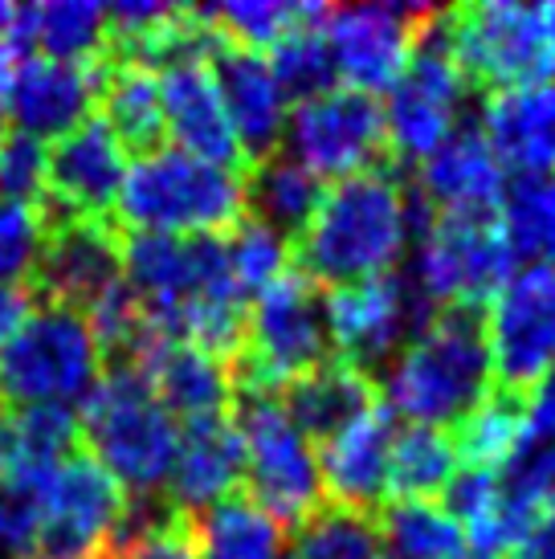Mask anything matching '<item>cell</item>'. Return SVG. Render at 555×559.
Listing matches in <instances>:
<instances>
[{"label": "cell", "mask_w": 555, "mask_h": 559, "mask_svg": "<svg viewBox=\"0 0 555 559\" xmlns=\"http://www.w3.org/2000/svg\"><path fill=\"white\" fill-rule=\"evenodd\" d=\"M0 127H4V110H0ZM0 135H4V131H0Z\"/></svg>", "instance_id": "cell-47"}, {"label": "cell", "mask_w": 555, "mask_h": 559, "mask_svg": "<svg viewBox=\"0 0 555 559\" xmlns=\"http://www.w3.org/2000/svg\"><path fill=\"white\" fill-rule=\"evenodd\" d=\"M282 559H385V551L371 514L323 502L303 527H294V544Z\"/></svg>", "instance_id": "cell-38"}, {"label": "cell", "mask_w": 555, "mask_h": 559, "mask_svg": "<svg viewBox=\"0 0 555 559\" xmlns=\"http://www.w3.org/2000/svg\"><path fill=\"white\" fill-rule=\"evenodd\" d=\"M241 478H246V441H241L233 413L185 420L180 450H176L168 490H164L172 507H180L185 514H201L213 502L229 498Z\"/></svg>", "instance_id": "cell-23"}, {"label": "cell", "mask_w": 555, "mask_h": 559, "mask_svg": "<svg viewBox=\"0 0 555 559\" xmlns=\"http://www.w3.org/2000/svg\"><path fill=\"white\" fill-rule=\"evenodd\" d=\"M507 559H555V511L543 514L540 523L531 527V535Z\"/></svg>", "instance_id": "cell-46"}, {"label": "cell", "mask_w": 555, "mask_h": 559, "mask_svg": "<svg viewBox=\"0 0 555 559\" xmlns=\"http://www.w3.org/2000/svg\"><path fill=\"white\" fill-rule=\"evenodd\" d=\"M229 262H233V278L237 286L246 290V298L262 295L270 282H278L286 274V253H291V241L286 237H278L274 229H265L262 221L253 217H241L233 225L229 234Z\"/></svg>", "instance_id": "cell-40"}, {"label": "cell", "mask_w": 555, "mask_h": 559, "mask_svg": "<svg viewBox=\"0 0 555 559\" xmlns=\"http://www.w3.org/2000/svg\"><path fill=\"white\" fill-rule=\"evenodd\" d=\"M449 437H453L462 469H498L527 437V392L494 384L491 396L462 425H453Z\"/></svg>", "instance_id": "cell-34"}, {"label": "cell", "mask_w": 555, "mask_h": 559, "mask_svg": "<svg viewBox=\"0 0 555 559\" xmlns=\"http://www.w3.org/2000/svg\"><path fill=\"white\" fill-rule=\"evenodd\" d=\"M441 217H498L507 168L474 127H458L425 164L416 188Z\"/></svg>", "instance_id": "cell-22"}, {"label": "cell", "mask_w": 555, "mask_h": 559, "mask_svg": "<svg viewBox=\"0 0 555 559\" xmlns=\"http://www.w3.org/2000/svg\"><path fill=\"white\" fill-rule=\"evenodd\" d=\"M78 433L86 437L94 462L131 498H155L168 490L180 425L139 368L103 372L98 389L82 404Z\"/></svg>", "instance_id": "cell-3"}, {"label": "cell", "mask_w": 555, "mask_h": 559, "mask_svg": "<svg viewBox=\"0 0 555 559\" xmlns=\"http://www.w3.org/2000/svg\"><path fill=\"white\" fill-rule=\"evenodd\" d=\"M139 372L152 380L155 396L164 401L172 417H221V413H233V401H237L229 364L185 340H160L143 356Z\"/></svg>", "instance_id": "cell-25"}, {"label": "cell", "mask_w": 555, "mask_h": 559, "mask_svg": "<svg viewBox=\"0 0 555 559\" xmlns=\"http://www.w3.org/2000/svg\"><path fill=\"white\" fill-rule=\"evenodd\" d=\"M209 70H213V82L216 91H221L225 115H229L233 135L241 143L249 168L278 156L291 115H286V94L278 86L270 62H265L262 53L229 46L221 37L216 53L209 58Z\"/></svg>", "instance_id": "cell-19"}, {"label": "cell", "mask_w": 555, "mask_h": 559, "mask_svg": "<svg viewBox=\"0 0 555 559\" xmlns=\"http://www.w3.org/2000/svg\"><path fill=\"white\" fill-rule=\"evenodd\" d=\"M527 433L555 441V372L527 392Z\"/></svg>", "instance_id": "cell-44"}, {"label": "cell", "mask_w": 555, "mask_h": 559, "mask_svg": "<svg viewBox=\"0 0 555 559\" xmlns=\"http://www.w3.org/2000/svg\"><path fill=\"white\" fill-rule=\"evenodd\" d=\"M433 307L416 295L409 274H380L352 286H335L327 295V331L331 347L343 364L359 368L364 376H380L388 359L404 352V343L416 340L433 323ZM380 384V380H376Z\"/></svg>", "instance_id": "cell-11"}, {"label": "cell", "mask_w": 555, "mask_h": 559, "mask_svg": "<svg viewBox=\"0 0 555 559\" xmlns=\"http://www.w3.org/2000/svg\"><path fill=\"white\" fill-rule=\"evenodd\" d=\"M49 221L33 204L0 201V286H25L37 270L42 246H46Z\"/></svg>", "instance_id": "cell-41"}, {"label": "cell", "mask_w": 555, "mask_h": 559, "mask_svg": "<svg viewBox=\"0 0 555 559\" xmlns=\"http://www.w3.org/2000/svg\"><path fill=\"white\" fill-rule=\"evenodd\" d=\"M98 62H58V58H25L13 79L0 91V110L33 140L46 143L49 135L62 140L66 131L91 119L98 103Z\"/></svg>", "instance_id": "cell-18"}, {"label": "cell", "mask_w": 555, "mask_h": 559, "mask_svg": "<svg viewBox=\"0 0 555 559\" xmlns=\"http://www.w3.org/2000/svg\"><path fill=\"white\" fill-rule=\"evenodd\" d=\"M482 140L519 176H543L555 164V79L486 94Z\"/></svg>", "instance_id": "cell-24"}, {"label": "cell", "mask_w": 555, "mask_h": 559, "mask_svg": "<svg viewBox=\"0 0 555 559\" xmlns=\"http://www.w3.org/2000/svg\"><path fill=\"white\" fill-rule=\"evenodd\" d=\"M462 559H465V556H462Z\"/></svg>", "instance_id": "cell-48"}, {"label": "cell", "mask_w": 555, "mask_h": 559, "mask_svg": "<svg viewBox=\"0 0 555 559\" xmlns=\"http://www.w3.org/2000/svg\"><path fill=\"white\" fill-rule=\"evenodd\" d=\"M470 94L474 86L453 53L446 9H433L429 21L416 29L401 82L388 91L385 131L392 164H404V159L425 164L458 131Z\"/></svg>", "instance_id": "cell-7"}, {"label": "cell", "mask_w": 555, "mask_h": 559, "mask_svg": "<svg viewBox=\"0 0 555 559\" xmlns=\"http://www.w3.org/2000/svg\"><path fill=\"white\" fill-rule=\"evenodd\" d=\"M241 188H246V217L262 221L265 229L286 237L291 246L303 237V229L323 201V185L298 159L282 156V152L253 164L241 176Z\"/></svg>", "instance_id": "cell-29"}, {"label": "cell", "mask_w": 555, "mask_h": 559, "mask_svg": "<svg viewBox=\"0 0 555 559\" xmlns=\"http://www.w3.org/2000/svg\"><path fill=\"white\" fill-rule=\"evenodd\" d=\"M131 495L86 450H74L42 490L37 559H103L123 527Z\"/></svg>", "instance_id": "cell-13"}, {"label": "cell", "mask_w": 555, "mask_h": 559, "mask_svg": "<svg viewBox=\"0 0 555 559\" xmlns=\"http://www.w3.org/2000/svg\"><path fill=\"white\" fill-rule=\"evenodd\" d=\"M107 372L91 319L62 302H37L0 352V404L70 408L86 404Z\"/></svg>", "instance_id": "cell-4"}, {"label": "cell", "mask_w": 555, "mask_h": 559, "mask_svg": "<svg viewBox=\"0 0 555 559\" xmlns=\"http://www.w3.org/2000/svg\"><path fill=\"white\" fill-rule=\"evenodd\" d=\"M331 331H327V295L298 265L270 282L249 302L246 343L233 359L237 396H282L294 380L327 364Z\"/></svg>", "instance_id": "cell-6"}, {"label": "cell", "mask_w": 555, "mask_h": 559, "mask_svg": "<svg viewBox=\"0 0 555 559\" xmlns=\"http://www.w3.org/2000/svg\"><path fill=\"white\" fill-rule=\"evenodd\" d=\"M197 559H282V523L246 495L233 490L209 511L192 514Z\"/></svg>", "instance_id": "cell-30"}, {"label": "cell", "mask_w": 555, "mask_h": 559, "mask_svg": "<svg viewBox=\"0 0 555 559\" xmlns=\"http://www.w3.org/2000/svg\"><path fill=\"white\" fill-rule=\"evenodd\" d=\"M115 209L131 234H229L246 217V188L241 176L213 168L180 147H155L127 168Z\"/></svg>", "instance_id": "cell-5"}, {"label": "cell", "mask_w": 555, "mask_h": 559, "mask_svg": "<svg viewBox=\"0 0 555 559\" xmlns=\"http://www.w3.org/2000/svg\"><path fill=\"white\" fill-rule=\"evenodd\" d=\"M498 225L515 258L555 270V176H515L507 180Z\"/></svg>", "instance_id": "cell-35"}, {"label": "cell", "mask_w": 555, "mask_h": 559, "mask_svg": "<svg viewBox=\"0 0 555 559\" xmlns=\"http://www.w3.org/2000/svg\"><path fill=\"white\" fill-rule=\"evenodd\" d=\"M25 53V25H21V9L0 0V91L13 79V70L21 66Z\"/></svg>", "instance_id": "cell-43"}, {"label": "cell", "mask_w": 555, "mask_h": 559, "mask_svg": "<svg viewBox=\"0 0 555 559\" xmlns=\"http://www.w3.org/2000/svg\"><path fill=\"white\" fill-rule=\"evenodd\" d=\"M458 450L446 429L429 425H409L392 437L388 453V498H437L449 490V481L458 478Z\"/></svg>", "instance_id": "cell-33"}, {"label": "cell", "mask_w": 555, "mask_h": 559, "mask_svg": "<svg viewBox=\"0 0 555 559\" xmlns=\"http://www.w3.org/2000/svg\"><path fill=\"white\" fill-rule=\"evenodd\" d=\"M515 278V253L498 217H433L425 237H416L409 282L433 311L470 307L486 311L491 298Z\"/></svg>", "instance_id": "cell-9"}, {"label": "cell", "mask_w": 555, "mask_h": 559, "mask_svg": "<svg viewBox=\"0 0 555 559\" xmlns=\"http://www.w3.org/2000/svg\"><path fill=\"white\" fill-rule=\"evenodd\" d=\"M433 16L425 4H359V9H331L327 13V41L340 79L352 91L376 94L401 82L416 29Z\"/></svg>", "instance_id": "cell-16"}, {"label": "cell", "mask_w": 555, "mask_h": 559, "mask_svg": "<svg viewBox=\"0 0 555 559\" xmlns=\"http://www.w3.org/2000/svg\"><path fill=\"white\" fill-rule=\"evenodd\" d=\"M46 164L49 147L25 131H4L0 135V201L9 204H46Z\"/></svg>", "instance_id": "cell-42"}, {"label": "cell", "mask_w": 555, "mask_h": 559, "mask_svg": "<svg viewBox=\"0 0 555 559\" xmlns=\"http://www.w3.org/2000/svg\"><path fill=\"white\" fill-rule=\"evenodd\" d=\"M216 33L229 46L253 49L262 53L265 46L274 49L294 25H303L310 13V4H278V0H246V4H209L204 9Z\"/></svg>", "instance_id": "cell-39"}, {"label": "cell", "mask_w": 555, "mask_h": 559, "mask_svg": "<svg viewBox=\"0 0 555 559\" xmlns=\"http://www.w3.org/2000/svg\"><path fill=\"white\" fill-rule=\"evenodd\" d=\"M160 103H164V131L176 140L180 152L204 159L213 168L233 171V176H246V152L233 135V123L225 115L209 62L164 70L160 74Z\"/></svg>", "instance_id": "cell-20"}, {"label": "cell", "mask_w": 555, "mask_h": 559, "mask_svg": "<svg viewBox=\"0 0 555 559\" xmlns=\"http://www.w3.org/2000/svg\"><path fill=\"white\" fill-rule=\"evenodd\" d=\"M392 408L385 401L355 417L347 429L327 437L315 450L319 457V478L331 507L371 514L385 507L388 498V453H392Z\"/></svg>", "instance_id": "cell-21"}, {"label": "cell", "mask_w": 555, "mask_h": 559, "mask_svg": "<svg viewBox=\"0 0 555 559\" xmlns=\"http://www.w3.org/2000/svg\"><path fill=\"white\" fill-rule=\"evenodd\" d=\"M486 347L498 389L531 392L555 372V270L531 265L491 298Z\"/></svg>", "instance_id": "cell-14"}, {"label": "cell", "mask_w": 555, "mask_h": 559, "mask_svg": "<svg viewBox=\"0 0 555 559\" xmlns=\"http://www.w3.org/2000/svg\"><path fill=\"white\" fill-rule=\"evenodd\" d=\"M98 103L103 119L119 135L127 152L147 156L164 147V103H160V79L147 66L123 62V58H103L98 66Z\"/></svg>", "instance_id": "cell-28"}, {"label": "cell", "mask_w": 555, "mask_h": 559, "mask_svg": "<svg viewBox=\"0 0 555 559\" xmlns=\"http://www.w3.org/2000/svg\"><path fill=\"white\" fill-rule=\"evenodd\" d=\"M494 392V364L486 347V311L449 307L404 343L385 372V404L392 417L429 429H453Z\"/></svg>", "instance_id": "cell-2"}, {"label": "cell", "mask_w": 555, "mask_h": 559, "mask_svg": "<svg viewBox=\"0 0 555 559\" xmlns=\"http://www.w3.org/2000/svg\"><path fill=\"white\" fill-rule=\"evenodd\" d=\"M233 420L246 441V495L282 527H303L323 507L319 457L282 396H237Z\"/></svg>", "instance_id": "cell-8"}, {"label": "cell", "mask_w": 555, "mask_h": 559, "mask_svg": "<svg viewBox=\"0 0 555 559\" xmlns=\"http://www.w3.org/2000/svg\"><path fill=\"white\" fill-rule=\"evenodd\" d=\"M21 25H25V46H37L42 58H58V62L107 58L110 21L103 4H86V0L33 4V9H21Z\"/></svg>", "instance_id": "cell-32"}, {"label": "cell", "mask_w": 555, "mask_h": 559, "mask_svg": "<svg viewBox=\"0 0 555 559\" xmlns=\"http://www.w3.org/2000/svg\"><path fill=\"white\" fill-rule=\"evenodd\" d=\"M127 147L103 115L66 131L49 147L46 164V221H107L127 180Z\"/></svg>", "instance_id": "cell-15"}, {"label": "cell", "mask_w": 555, "mask_h": 559, "mask_svg": "<svg viewBox=\"0 0 555 559\" xmlns=\"http://www.w3.org/2000/svg\"><path fill=\"white\" fill-rule=\"evenodd\" d=\"M327 13L323 4H310V13L303 25H294L282 41L274 46V58H270V70H274L278 86L286 98L294 103H307V98H319V94L335 91V58H331V41H327Z\"/></svg>", "instance_id": "cell-36"}, {"label": "cell", "mask_w": 555, "mask_h": 559, "mask_svg": "<svg viewBox=\"0 0 555 559\" xmlns=\"http://www.w3.org/2000/svg\"><path fill=\"white\" fill-rule=\"evenodd\" d=\"M29 307L33 295L25 286H0V352H4V343L13 340V331L29 314Z\"/></svg>", "instance_id": "cell-45"}, {"label": "cell", "mask_w": 555, "mask_h": 559, "mask_svg": "<svg viewBox=\"0 0 555 559\" xmlns=\"http://www.w3.org/2000/svg\"><path fill=\"white\" fill-rule=\"evenodd\" d=\"M446 21L453 53L482 98L555 79V49L543 33L540 9L491 0L446 9Z\"/></svg>", "instance_id": "cell-10"}, {"label": "cell", "mask_w": 555, "mask_h": 559, "mask_svg": "<svg viewBox=\"0 0 555 559\" xmlns=\"http://www.w3.org/2000/svg\"><path fill=\"white\" fill-rule=\"evenodd\" d=\"M409 237V188L388 164L323 188L315 217L291 249L307 278L335 290L392 274Z\"/></svg>", "instance_id": "cell-1"}, {"label": "cell", "mask_w": 555, "mask_h": 559, "mask_svg": "<svg viewBox=\"0 0 555 559\" xmlns=\"http://www.w3.org/2000/svg\"><path fill=\"white\" fill-rule=\"evenodd\" d=\"M123 282V234L110 221H49L46 246L29 278L37 302L91 311Z\"/></svg>", "instance_id": "cell-17"}, {"label": "cell", "mask_w": 555, "mask_h": 559, "mask_svg": "<svg viewBox=\"0 0 555 559\" xmlns=\"http://www.w3.org/2000/svg\"><path fill=\"white\" fill-rule=\"evenodd\" d=\"M380 401L385 396L376 392V380L352 368V364H343L340 356H331L327 364H319L315 372L294 380L291 389L282 392L291 420L303 429L307 441H319V445L340 429H347L355 417H364L368 408H376Z\"/></svg>", "instance_id": "cell-27"}, {"label": "cell", "mask_w": 555, "mask_h": 559, "mask_svg": "<svg viewBox=\"0 0 555 559\" xmlns=\"http://www.w3.org/2000/svg\"><path fill=\"white\" fill-rule=\"evenodd\" d=\"M286 147L315 180H347L359 171L388 168L385 107L376 94L335 86L291 110Z\"/></svg>", "instance_id": "cell-12"}, {"label": "cell", "mask_w": 555, "mask_h": 559, "mask_svg": "<svg viewBox=\"0 0 555 559\" xmlns=\"http://www.w3.org/2000/svg\"><path fill=\"white\" fill-rule=\"evenodd\" d=\"M74 445L78 417L70 408L0 404V490H46Z\"/></svg>", "instance_id": "cell-26"}, {"label": "cell", "mask_w": 555, "mask_h": 559, "mask_svg": "<svg viewBox=\"0 0 555 559\" xmlns=\"http://www.w3.org/2000/svg\"><path fill=\"white\" fill-rule=\"evenodd\" d=\"M385 559H462L465 535L458 519L433 498H392L376 511Z\"/></svg>", "instance_id": "cell-31"}, {"label": "cell", "mask_w": 555, "mask_h": 559, "mask_svg": "<svg viewBox=\"0 0 555 559\" xmlns=\"http://www.w3.org/2000/svg\"><path fill=\"white\" fill-rule=\"evenodd\" d=\"M110 559H197V535H192V514L172 507L168 495L131 498L127 519Z\"/></svg>", "instance_id": "cell-37"}]
</instances>
